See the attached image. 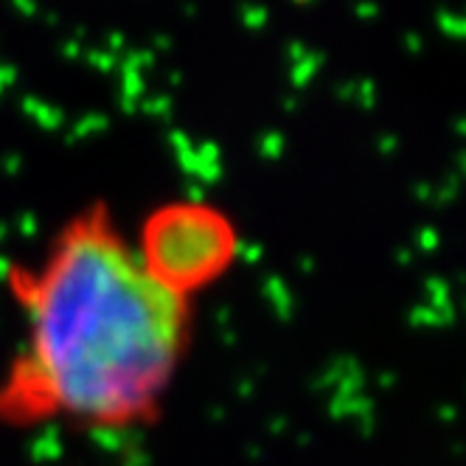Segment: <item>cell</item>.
Here are the masks:
<instances>
[{
    "label": "cell",
    "instance_id": "obj_1",
    "mask_svg": "<svg viewBox=\"0 0 466 466\" xmlns=\"http://www.w3.org/2000/svg\"><path fill=\"white\" fill-rule=\"evenodd\" d=\"M6 289L23 343L0 374V424L121 432L157 419L194 307L147 270L110 206L82 208L37 261H15Z\"/></svg>",
    "mask_w": 466,
    "mask_h": 466
},
{
    "label": "cell",
    "instance_id": "obj_2",
    "mask_svg": "<svg viewBox=\"0 0 466 466\" xmlns=\"http://www.w3.org/2000/svg\"><path fill=\"white\" fill-rule=\"evenodd\" d=\"M136 250L157 281L194 298L230 270L239 256V233L217 206L180 199L147 217Z\"/></svg>",
    "mask_w": 466,
    "mask_h": 466
}]
</instances>
